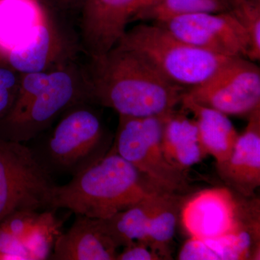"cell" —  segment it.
<instances>
[{
    "instance_id": "603a6c76",
    "label": "cell",
    "mask_w": 260,
    "mask_h": 260,
    "mask_svg": "<svg viewBox=\"0 0 260 260\" xmlns=\"http://www.w3.org/2000/svg\"><path fill=\"white\" fill-rule=\"evenodd\" d=\"M230 10L242 25L249 42L247 58L260 59V0H229Z\"/></svg>"
},
{
    "instance_id": "9a60e30c",
    "label": "cell",
    "mask_w": 260,
    "mask_h": 260,
    "mask_svg": "<svg viewBox=\"0 0 260 260\" xmlns=\"http://www.w3.org/2000/svg\"><path fill=\"white\" fill-rule=\"evenodd\" d=\"M118 249L102 219L77 215L71 227L56 239L49 259L116 260Z\"/></svg>"
},
{
    "instance_id": "4fadbf2b",
    "label": "cell",
    "mask_w": 260,
    "mask_h": 260,
    "mask_svg": "<svg viewBox=\"0 0 260 260\" xmlns=\"http://www.w3.org/2000/svg\"><path fill=\"white\" fill-rule=\"evenodd\" d=\"M178 259H259V220L239 216L237 226L225 235L190 237L181 247Z\"/></svg>"
},
{
    "instance_id": "d6986e66",
    "label": "cell",
    "mask_w": 260,
    "mask_h": 260,
    "mask_svg": "<svg viewBox=\"0 0 260 260\" xmlns=\"http://www.w3.org/2000/svg\"><path fill=\"white\" fill-rule=\"evenodd\" d=\"M182 198L175 193L159 194L149 220L146 244L162 259H170V247L175 234Z\"/></svg>"
},
{
    "instance_id": "9c48e42d",
    "label": "cell",
    "mask_w": 260,
    "mask_h": 260,
    "mask_svg": "<svg viewBox=\"0 0 260 260\" xmlns=\"http://www.w3.org/2000/svg\"><path fill=\"white\" fill-rule=\"evenodd\" d=\"M155 24L183 42L217 55L247 56V36L231 12L181 15Z\"/></svg>"
},
{
    "instance_id": "8992f818",
    "label": "cell",
    "mask_w": 260,
    "mask_h": 260,
    "mask_svg": "<svg viewBox=\"0 0 260 260\" xmlns=\"http://www.w3.org/2000/svg\"><path fill=\"white\" fill-rule=\"evenodd\" d=\"M164 116H119L112 150L129 162L150 185L164 192L178 194L187 187L185 171L173 166L162 148Z\"/></svg>"
},
{
    "instance_id": "7a4b0ae2",
    "label": "cell",
    "mask_w": 260,
    "mask_h": 260,
    "mask_svg": "<svg viewBox=\"0 0 260 260\" xmlns=\"http://www.w3.org/2000/svg\"><path fill=\"white\" fill-rule=\"evenodd\" d=\"M88 103L84 70L74 61L49 72L20 75L14 104L0 119V138L27 143L70 108Z\"/></svg>"
},
{
    "instance_id": "277c9868",
    "label": "cell",
    "mask_w": 260,
    "mask_h": 260,
    "mask_svg": "<svg viewBox=\"0 0 260 260\" xmlns=\"http://www.w3.org/2000/svg\"><path fill=\"white\" fill-rule=\"evenodd\" d=\"M81 104L61 115L54 129L44 138H34L31 150L36 160L53 178L78 175L107 155L106 133L96 112Z\"/></svg>"
},
{
    "instance_id": "ac0fdd59",
    "label": "cell",
    "mask_w": 260,
    "mask_h": 260,
    "mask_svg": "<svg viewBox=\"0 0 260 260\" xmlns=\"http://www.w3.org/2000/svg\"><path fill=\"white\" fill-rule=\"evenodd\" d=\"M181 104L184 110L192 114L198 126L200 143L207 155L215 158L216 165L225 161L239 137L228 115L194 102L185 93Z\"/></svg>"
},
{
    "instance_id": "7402d4cb",
    "label": "cell",
    "mask_w": 260,
    "mask_h": 260,
    "mask_svg": "<svg viewBox=\"0 0 260 260\" xmlns=\"http://www.w3.org/2000/svg\"><path fill=\"white\" fill-rule=\"evenodd\" d=\"M53 210H44L40 213L37 225L25 241L30 260L49 259L56 239L61 233V222Z\"/></svg>"
},
{
    "instance_id": "484cf974",
    "label": "cell",
    "mask_w": 260,
    "mask_h": 260,
    "mask_svg": "<svg viewBox=\"0 0 260 260\" xmlns=\"http://www.w3.org/2000/svg\"><path fill=\"white\" fill-rule=\"evenodd\" d=\"M83 0H40L45 8L47 5L52 8L61 10L74 9L81 8Z\"/></svg>"
},
{
    "instance_id": "e0dca14e",
    "label": "cell",
    "mask_w": 260,
    "mask_h": 260,
    "mask_svg": "<svg viewBox=\"0 0 260 260\" xmlns=\"http://www.w3.org/2000/svg\"><path fill=\"white\" fill-rule=\"evenodd\" d=\"M161 144L167 160L182 171L193 167L208 155L200 143L194 119L176 109L164 116Z\"/></svg>"
},
{
    "instance_id": "52a82bcc",
    "label": "cell",
    "mask_w": 260,
    "mask_h": 260,
    "mask_svg": "<svg viewBox=\"0 0 260 260\" xmlns=\"http://www.w3.org/2000/svg\"><path fill=\"white\" fill-rule=\"evenodd\" d=\"M55 186L28 146L0 138V221L15 212L52 210Z\"/></svg>"
},
{
    "instance_id": "44dd1931",
    "label": "cell",
    "mask_w": 260,
    "mask_h": 260,
    "mask_svg": "<svg viewBox=\"0 0 260 260\" xmlns=\"http://www.w3.org/2000/svg\"><path fill=\"white\" fill-rule=\"evenodd\" d=\"M229 10V0H156L140 12L135 21L150 20L158 23L181 15L224 13Z\"/></svg>"
},
{
    "instance_id": "ba28073f",
    "label": "cell",
    "mask_w": 260,
    "mask_h": 260,
    "mask_svg": "<svg viewBox=\"0 0 260 260\" xmlns=\"http://www.w3.org/2000/svg\"><path fill=\"white\" fill-rule=\"evenodd\" d=\"M185 95L226 115H249L260 107L259 68L246 58H232Z\"/></svg>"
},
{
    "instance_id": "5b68a950",
    "label": "cell",
    "mask_w": 260,
    "mask_h": 260,
    "mask_svg": "<svg viewBox=\"0 0 260 260\" xmlns=\"http://www.w3.org/2000/svg\"><path fill=\"white\" fill-rule=\"evenodd\" d=\"M116 44L136 51L168 80L188 90L205 83L232 59L183 42L155 23L126 30Z\"/></svg>"
},
{
    "instance_id": "ffe728a7",
    "label": "cell",
    "mask_w": 260,
    "mask_h": 260,
    "mask_svg": "<svg viewBox=\"0 0 260 260\" xmlns=\"http://www.w3.org/2000/svg\"><path fill=\"white\" fill-rule=\"evenodd\" d=\"M160 193L162 192L119 212L110 218L102 219L106 229L116 245L124 247L135 242L145 244L149 220Z\"/></svg>"
},
{
    "instance_id": "3957f363",
    "label": "cell",
    "mask_w": 260,
    "mask_h": 260,
    "mask_svg": "<svg viewBox=\"0 0 260 260\" xmlns=\"http://www.w3.org/2000/svg\"><path fill=\"white\" fill-rule=\"evenodd\" d=\"M134 167L111 150L64 185L54 186L51 209L89 218H110L158 193Z\"/></svg>"
},
{
    "instance_id": "7c38bea8",
    "label": "cell",
    "mask_w": 260,
    "mask_h": 260,
    "mask_svg": "<svg viewBox=\"0 0 260 260\" xmlns=\"http://www.w3.org/2000/svg\"><path fill=\"white\" fill-rule=\"evenodd\" d=\"M75 54V44L65 37L49 13L37 37L10 52L3 62L20 75L42 73L74 61Z\"/></svg>"
},
{
    "instance_id": "2e32d148",
    "label": "cell",
    "mask_w": 260,
    "mask_h": 260,
    "mask_svg": "<svg viewBox=\"0 0 260 260\" xmlns=\"http://www.w3.org/2000/svg\"><path fill=\"white\" fill-rule=\"evenodd\" d=\"M49 14L40 0H0V61L32 42Z\"/></svg>"
},
{
    "instance_id": "5bb4252c",
    "label": "cell",
    "mask_w": 260,
    "mask_h": 260,
    "mask_svg": "<svg viewBox=\"0 0 260 260\" xmlns=\"http://www.w3.org/2000/svg\"><path fill=\"white\" fill-rule=\"evenodd\" d=\"M249 116L230 156L216 165L221 179L246 198L252 196L260 185V107Z\"/></svg>"
},
{
    "instance_id": "6da1fadb",
    "label": "cell",
    "mask_w": 260,
    "mask_h": 260,
    "mask_svg": "<svg viewBox=\"0 0 260 260\" xmlns=\"http://www.w3.org/2000/svg\"><path fill=\"white\" fill-rule=\"evenodd\" d=\"M84 70L88 101L119 116H164L181 104L187 88L173 83L136 51L116 44L90 59Z\"/></svg>"
},
{
    "instance_id": "cb8c5ba5",
    "label": "cell",
    "mask_w": 260,
    "mask_h": 260,
    "mask_svg": "<svg viewBox=\"0 0 260 260\" xmlns=\"http://www.w3.org/2000/svg\"><path fill=\"white\" fill-rule=\"evenodd\" d=\"M20 82V74L10 65L0 61V119L13 107Z\"/></svg>"
},
{
    "instance_id": "30bf717a",
    "label": "cell",
    "mask_w": 260,
    "mask_h": 260,
    "mask_svg": "<svg viewBox=\"0 0 260 260\" xmlns=\"http://www.w3.org/2000/svg\"><path fill=\"white\" fill-rule=\"evenodd\" d=\"M156 0H83L80 19L82 49L90 59L117 44L140 12Z\"/></svg>"
},
{
    "instance_id": "8fae6325",
    "label": "cell",
    "mask_w": 260,
    "mask_h": 260,
    "mask_svg": "<svg viewBox=\"0 0 260 260\" xmlns=\"http://www.w3.org/2000/svg\"><path fill=\"white\" fill-rule=\"evenodd\" d=\"M179 213L181 224L189 237H218L237 226L239 202L230 189L211 188L186 200Z\"/></svg>"
},
{
    "instance_id": "d4e9b609",
    "label": "cell",
    "mask_w": 260,
    "mask_h": 260,
    "mask_svg": "<svg viewBox=\"0 0 260 260\" xmlns=\"http://www.w3.org/2000/svg\"><path fill=\"white\" fill-rule=\"evenodd\" d=\"M161 257L144 243L135 242L124 246L116 260H158Z\"/></svg>"
}]
</instances>
